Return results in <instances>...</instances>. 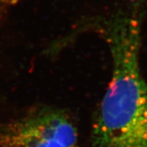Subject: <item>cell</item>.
I'll return each mask as SVG.
<instances>
[{"mask_svg":"<svg viewBox=\"0 0 147 147\" xmlns=\"http://www.w3.org/2000/svg\"><path fill=\"white\" fill-rule=\"evenodd\" d=\"M0 147H80L68 113L41 107L0 125Z\"/></svg>","mask_w":147,"mask_h":147,"instance_id":"cell-2","label":"cell"},{"mask_svg":"<svg viewBox=\"0 0 147 147\" xmlns=\"http://www.w3.org/2000/svg\"><path fill=\"white\" fill-rule=\"evenodd\" d=\"M111 80L93 124V147H147V83L139 63L140 24L117 14L104 23Z\"/></svg>","mask_w":147,"mask_h":147,"instance_id":"cell-1","label":"cell"}]
</instances>
